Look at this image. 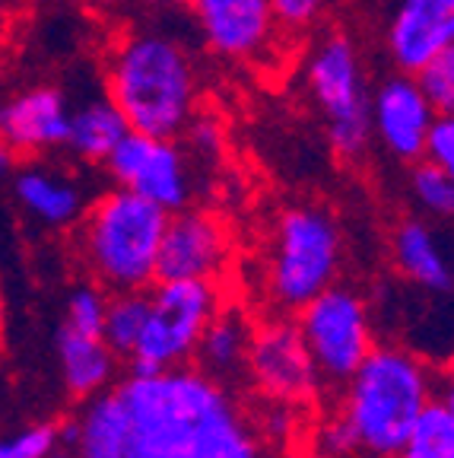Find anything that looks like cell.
<instances>
[{"label": "cell", "instance_id": "cell-1", "mask_svg": "<svg viewBox=\"0 0 454 458\" xmlns=\"http://www.w3.org/2000/svg\"><path fill=\"white\" fill-rule=\"evenodd\" d=\"M118 394L128 411L124 458H267L257 423L200 369L130 376Z\"/></svg>", "mask_w": 454, "mask_h": 458}, {"label": "cell", "instance_id": "cell-2", "mask_svg": "<svg viewBox=\"0 0 454 458\" xmlns=\"http://www.w3.org/2000/svg\"><path fill=\"white\" fill-rule=\"evenodd\" d=\"M105 96L130 131L178 137L200 108L198 61L165 29H130L108 51Z\"/></svg>", "mask_w": 454, "mask_h": 458}, {"label": "cell", "instance_id": "cell-3", "mask_svg": "<svg viewBox=\"0 0 454 458\" xmlns=\"http://www.w3.org/2000/svg\"><path fill=\"white\" fill-rule=\"evenodd\" d=\"M340 417L349 423L356 449L366 458H394L426 408L435 388L429 363L404 347H372L353 369Z\"/></svg>", "mask_w": 454, "mask_h": 458}, {"label": "cell", "instance_id": "cell-4", "mask_svg": "<svg viewBox=\"0 0 454 458\" xmlns=\"http://www.w3.org/2000/svg\"><path fill=\"white\" fill-rule=\"evenodd\" d=\"M165 214L153 200L112 188L80 216V258L93 280L112 293L147 290L156 284V258L165 233Z\"/></svg>", "mask_w": 454, "mask_h": 458}, {"label": "cell", "instance_id": "cell-5", "mask_svg": "<svg viewBox=\"0 0 454 458\" xmlns=\"http://www.w3.org/2000/svg\"><path fill=\"white\" fill-rule=\"evenodd\" d=\"M343 267V229L321 204H290L277 214L261 258V284L270 306L298 312L337 284Z\"/></svg>", "mask_w": 454, "mask_h": 458}, {"label": "cell", "instance_id": "cell-6", "mask_svg": "<svg viewBox=\"0 0 454 458\" xmlns=\"http://www.w3.org/2000/svg\"><path fill=\"white\" fill-rule=\"evenodd\" d=\"M306 86L324 118L331 150L340 159H359L369 150V73L347 32H324L306 55Z\"/></svg>", "mask_w": 454, "mask_h": 458}, {"label": "cell", "instance_id": "cell-7", "mask_svg": "<svg viewBox=\"0 0 454 458\" xmlns=\"http://www.w3.org/2000/svg\"><path fill=\"white\" fill-rule=\"evenodd\" d=\"M149 293L143 335L130 353V376L185 366L194 357L206 322L220 309L214 280H156Z\"/></svg>", "mask_w": 454, "mask_h": 458}, {"label": "cell", "instance_id": "cell-8", "mask_svg": "<svg viewBox=\"0 0 454 458\" xmlns=\"http://www.w3.org/2000/svg\"><path fill=\"white\" fill-rule=\"evenodd\" d=\"M296 328L321 382H347L372 344V312L356 290L331 284L298 309Z\"/></svg>", "mask_w": 454, "mask_h": 458}, {"label": "cell", "instance_id": "cell-9", "mask_svg": "<svg viewBox=\"0 0 454 458\" xmlns=\"http://www.w3.org/2000/svg\"><path fill=\"white\" fill-rule=\"evenodd\" d=\"M108 175L118 188L153 200L165 214L188 208L194 194L191 159L175 137L128 131L105 159Z\"/></svg>", "mask_w": 454, "mask_h": 458}, {"label": "cell", "instance_id": "cell-10", "mask_svg": "<svg viewBox=\"0 0 454 458\" xmlns=\"http://www.w3.org/2000/svg\"><path fill=\"white\" fill-rule=\"evenodd\" d=\"M200 38L216 57L245 67H267L283 51L286 29L270 0H188Z\"/></svg>", "mask_w": 454, "mask_h": 458}, {"label": "cell", "instance_id": "cell-11", "mask_svg": "<svg viewBox=\"0 0 454 458\" xmlns=\"http://www.w3.org/2000/svg\"><path fill=\"white\" fill-rule=\"evenodd\" d=\"M232 255L226 223L210 210L181 208L165 220L156 258V280H214Z\"/></svg>", "mask_w": 454, "mask_h": 458}, {"label": "cell", "instance_id": "cell-12", "mask_svg": "<svg viewBox=\"0 0 454 458\" xmlns=\"http://www.w3.org/2000/svg\"><path fill=\"white\" fill-rule=\"evenodd\" d=\"M245 369L270 401H283V404L306 401L321 386L306 341L298 335L296 322H286V318H273L255 328Z\"/></svg>", "mask_w": 454, "mask_h": 458}, {"label": "cell", "instance_id": "cell-13", "mask_svg": "<svg viewBox=\"0 0 454 458\" xmlns=\"http://www.w3.org/2000/svg\"><path fill=\"white\" fill-rule=\"evenodd\" d=\"M435 114L413 73L394 71L369 96L372 140L398 163H416L423 157V140Z\"/></svg>", "mask_w": 454, "mask_h": 458}, {"label": "cell", "instance_id": "cell-14", "mask_svg": "<svg viewBox=\"0 0 454 458\" xmlns=\"http://www.w3.org/2000/svg\"><path fill=\"white\" fill-rule=\"evenodd\" d=\"M71 108V99L57 86H29L0 106V140L16 157H45L64 150Z\"/></svg>", "mask_w": 454, "mask_h": 458}, {"label": "cell", "instance_id": "cell-15", "mask_svg": "<svg viewBox=\"0 0 454 458\" xmlns=\"http://www.w3.org/2000/svg\"><path fill=\"white\" fill-rule=\"evenodd\" d=\"M454 48V0H398L384 29V51L400 73H416Z\"/></svg>", "mask_w": 454, "mask_h": 458}, {"label": "cell", "instance_id": "cell-16", "mask_svg": "<svg viewBox=\"0 0 454 458\" xmlns=\"http://www.w3.org/2000/svg\"><path fill=\"white\" fill-rule=\"evenodd\" d=\"M13 194L26 216L42 223L45 229L77 226L86 210V191L71 172L57 165L32 163L13 169Z\"/></svg>", "mask_w": 454, "mask_h": 458}, {"label": "cell", "instance_id": "cell-17", "mask_svg": "<svg viewBox=\"0 0 454 458\" xmlns=\"http://www.w3.org/2000/svg\"><path fill=\"white\" fill-rule=\"evenodd\" d=\"M394 265L410 284L429 293H451V255L441 233L423 216H404L391 236Z\"/></svg>", "mask_w": 454, "mask_h": 458}, {"label": "cell", "instance_id": "cell-18", "mask_svg": "<svg viewBox=\"0 0 454 458\" xmlns=\"http://www.w3.org/2000/svg\"><path fill=\"white\" fill-rule=\"evenodd\" d=\"M251 335H255V325L248 322V315L235 306H220L194 347L200 372H206L216 382L241 376L248 363Z\"/></svg>", "mask_w": 454, "mask_h": 458}, {"label": "cell", "instance_id": "cell-19", "mask_svg": "<svg viewBox=\"0 0 454 458\" xmlns=\"http://www.w3.org/2000/svg\"><path fill=\"white\" fill-rule=\"evenodd\" d=\"M57 357L67 388L80 398L105 392L118 366V357L99 335H80L71 328H61L57 335Z\"/></svg>", "mask_w": 454, "mask_h": 458}, {"label": "cell", "instance_id": "cell-20", "mask_svg": "<svg viewBox=\"0 0 454 458\" xmlns=\"http://www.w3.org/2000/svg\"><path fill=\"white\" fill-rule=\"evenodd\" d=\"M124 114L114 108V102L105 93L80 102L71 108V131H67L64 150L77 153L83 163H105L108 153L128 134Z\"/></svg>", "mask_w": 454, "mask_h": 458}, {"label": "cell", "instance_id": "cell-21", "mask_svg": "<svg viewBox=\"0 0 454 458\" xmlns=\"http://www.w3.org/2000/svg\"><path fill=\"white\" fill-rule=\"evenodd\" d=\"M128 411L118 392H99L77 417V443L71 458H124Z\"/></svg>", "mask_w": 454, "mask_h": 458}, {"label": "cell", "instance_id": "cell-22", "mask_svg": "<svg viewBox=\"0 0 454 458\" xmlns=\"http://www.w3.org/2000/svg\"><path fill=\"white\" fill-rule=\"evenodd\" d=\"M394 458H454V401L448 382L423 408L416 427Z\"/></svg>", "mask_w": 454, "mask_h": 458}, {"label": "cell", "instance_id": "cell-23", "mask_svg": "<svg viewBox=\"0 0 454 458\" xmlns=\"http://www.w3.org/2000/svg\"><path fill=\"white\" fill-rule=\"evenodd\" d=\"M149 290V286H147ZM147 290H121L105 300V318H102V341L112 347L114 357H130L143 335L149 312Z\"/></svg>", "mask_w": 454, "mask_h": 458}, {"label": "cell", "instance_id": "cell-24", "mask_svg": "<svg viewBox=\"0 0 454 458\" xmlns=\"http://www.w3.org/2000/svg\"><path fill=\"white\" fill-rule=\"evenodd\" d=\"M410 191L413 200L419 208L433 216H451L454 210V172L441 169L435 163H426V159H416L410 163Z\"/></svg>", "mask_w": 454, "mask_h": 458}, {"label": "cell", "instance_id": "cell-25", "mask_svg": "<svg viewBox=\"0 0 454 458\" xmlns=\"http://www.w3.org/2000/svg\"><path fill=\"white\" fill-rule=\"evenodd\" d=\"M413 80H416V86L423 89V96H426L435 112H454V48L441 51L429 64L419 67L413 73Z\"/></svg>", "mask_w": 454, "mask_h": 458}, {"label": "cell", "instance_id": "cell-26", "mask_svg": "<svg viewBox=\"0 0 454 458\" xmlns=\"http://www.w3.org/2000/svg\"><path fill=\"white\" fill-rule=\"evenodd\" d=\"M105 300L99 284L77 286L67 300L64 309V328L80 331V335H99L102 337V318H105Z\"/></svg>", "mask_w": 454, "mask_h": 458}, {"label": "cell", "instance_id": "cell-27", "mask_svg": "<svg viewBox=\"0 0 454 458\" xmlns=\"http://www.w3.org/2000/svg\"><path fill=\"white\" fill-rule=\"evenodd\" d=\"M331 4L334 0H270V10L286 32L298 36V32H308V29L318 26L331 10Z\"/></svg>", "mask_w": 454, "mask_h": 458}, {"label": "cell", "instance_id": "cell-28", "mask_svg": "<svg viewBox=\"0 0 454 458\" xmlns=\"http://www.w3.org/2000/svg\"><path fill=\"white\" fill-rule=\"evenodd\" d=\"M419 159L454 172V118L451 114L439 112L433 118V124H429V131H426V140H423V157Z\"/></svg>", "mask_w": 454, "mask_h": 458}, {"label": "cell", "instance_id": "cell-29", "mask_svg": "<svg viewBox=\"0 0 454 458\" xmlns=\"http://www.w3.org/2000/svg\"><path fill=\"white\" fill-rule=\"evenodd\" d=\"M318 452H321V455H331V458H353V455H359V449H356L353 429H349V423L343 420L340 414H337L334 420H327L324 427H321V433H318Z\"/></svg>", "mask_w": 454, "mask_h": 458}, {"label": "cell", "instance_id": "cell-30", "mask_svg": "<svg viewBox=\"0 0 454 458\" xmlns=\"http://www.w3.org/2000/svg\"><path fill=\"white\" fill-rule=\"evenodd\" d=\"M16 169V153L10 150L7 143L0 140V179H7V175H13Z\"/></svg>", "mask_w": 454, "mask_h": 458}, {"label": "cell", "instance_id": "cell-31", "mask_svg": "<svg viewBox=\"0 0 454 458\" xmlns=\"http://www.w3.org/2000/svg\"><path fill=\"white\" fill-rule=\"evenodd\" d=\"M147 4H156V7H188V0H147Z\"/></svg>", "mask_w": 454, "mask_h": 458}, {"label": "cell", "instance_id": "cell-32", "mask_svg": "<svg viewBox=\"0 0 454 458\" xmlns=\"http://www.w3.org/2000/svg\"><path fill=\"white\" fill-rule=\"evenodd\" d=\"M0 328H4V300H0Z\"/></svg>", "mask_w": 454, "mask_h": 458}, {"label": "cell", "instance_id": "cell-33", "mask_svg": "<svg viewBox=\"0 0 454 458\" xmlns=\"http://www.w3.org/2000/svg\"><path fill=\"white\" fill-rule=\"evenodd\" d=\"M312 458H331V455H321V452H318V455H312Z\"/></svg>", "mask_w": 454, "mask_h": 458}]
</instances>
